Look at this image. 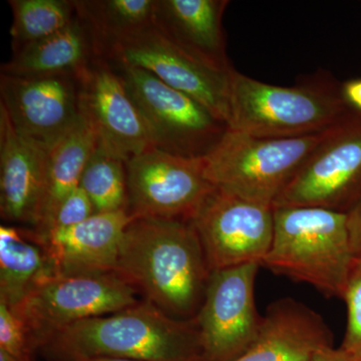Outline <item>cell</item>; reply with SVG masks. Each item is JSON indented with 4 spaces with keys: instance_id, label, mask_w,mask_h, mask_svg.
I'll use <instances>...</instances> for the list:
<instances>
[{
    "instance_id": "52a82bcc",
    "label": "cell",
    "mask_w": 361,
    "mask_h": 361,
    "mask_svg": "<svg viewBox=\"0 0 361 361\" xmlns=\"http://www.w3.org/2000/svg\"><path fill=\"white\" fill-rule=\"evenodd\" d=\"M148 127L154 148L202 158L221 141L228 125L193 97L141 68H114Z\"/></svg>"
},
{
    "instance_id": "1f68e13d",
    "label": "cell",
    "mask_w": 361,
    "mask_h": 361,
    "mask_svg": "<svg viewBox=\"0 0 361 361\" xmlns=\"http://www.w3.org/2000/svg\"><path fill=\"white\" fill-rule=\"evenodd\" d=\"M77 361H141L135 360H126V358H109V357H99V358H89V360H82Z\"/></svg>"
},
{
    "instance_id": "d4e9b609",
    "label": "cell",
    "mask_w": 361,
    "mask_h": 361,
    "mask_svg": "<svg viewBox=\"0 0 361 361\" xmlns=\"http://www.w3.org/2000/svg\"><path fill=\"white\" fill-rule=\"evenodd\" d=\"M348 325L341 348L361 357V258H355L343 295Z\"/></svg>"
},
{
    "instance_id": "83f0119b",
    "label": "cell",
    "mask_w": 361,
    "mask_h": 361,
    "mask_svg": "<svg viewBox=\"0 0 361 361\" xmlns=\"http://www.w3.org/2000/svg\"><path fill=\"white\" fill-rule=\"evenodd\" d=\"M348 227L355 258H361V201L348 214Z\"/></svg>"
},
{
    "instance_id": "4dcf8cb0",
    "label": "cell",
    "mask_w": 361,
    "mask_h": 361,
    "mask_svg": "<svg viewBox=\"0 0 361 361\" xmlns=\"http://www.w3.org/2000/svg\"><path fill=\"white\" fill-rule=\"evenodd\" d=\"M0 361H37L33 357L30 358H18L8 355L6 351L0 350Z\"/></svg>"
},
{
    "instance_id": "44dd1931",
    "label": "cell",
    "mask_w": 361,
    "mask_h": 361,
    "mask_svg": "<svg viewBox=\"0 0 361 361\" xmlns=\"http://www.w3.org/2000/svg\"><path fill=\"white\" fill-rule=\"evenodd\" d=\"M97 147L96 133L80 111L73 127L49 149L44 198L32 229L42 235L49 232L59 207L80 187L85 166Z\"/></svg>"
},
{
    "instance_id": "7c38bea8",
    "label": "cell",
    "mask_w": 361,
    "mask_h": 361,
    "mask_svg": "<svg viewBox=\"0 0 361 361\" xmlns=\"http://www.w3.org/2000/svg\"><path fill=\"white\" fill-rule=\"evenodd\" d=\"M214 270L258 263L270 250L274 207L216 188L191 221Z\"/></svg>"
},
{
    "instance_id": "30bf717a",
    "label": "cell",
    "mask_w": 361,
    "mask_h": 361,
    "mask_svg": "<svg viewBox=\"0 0 361 361\" xmlns=\"http://www.w3.org/2000/svg\"><path fill=\"white\" fill-rule=\"evenodd\" d=\"M361 201V113L353 111L304 164L274 203L348 214Z\"/></svg>"
},
{
    "instance_id": "2e32d148",
    "label": "cell",
    "mask_w": 361,
    "mask_h": 361,
    "mask_svg": "<svg viewBox=\"0 0 361 361\" xmlns=\"http://www.w3.org/2000/svg\"><path fill=\"white\" fill-rule=\"evenodd\" d=\"M135 219L129 210L94 214L89 219L44 237L56 274L115 273L123 235Z\"/></svg>"
},
{
    "instance_id": "4316f807",
    "label": "cell",
    "mask_w": 361,
    "mask_h": 361,
    "mask_svg": "<svg viewBox=\"0 0 361 361\" xmlns=\"http://www.w3.org/2000/svg\"><path fill=\"white\" fill-rule=\"evenodd\" d=\"M94 214L96 212L89 196L82 187H78L59 207L47 233L80 224Z\"/></svg>"
},
{
    "instance_id": "f546056e",
    "label": "cell",
    "mask_w": 361,
    "mask_h": 361,
    "mask_svg": "<svg viewBox=\"0 0 361 361\" xmlns=\"http://www.w3.org/2000/svg\"><path fill=\"white\" fill-rule=\"evenodd\" d=\"M342 94L349 106L361 113V80H351L342 85Z\"/></svg>"
},
{
    "instance_id": "5bb4252c",
    "label": "cell",
    "mask_w": 361,
    "mask_h": 361,
    "mask_svg": "<svg viewBox=\"0 0 361 361\" xmlns=\"http://www.w3.org/2000/svg\"><path fill=\"white\" fill-rule=\"evenodd\" d=\"M80 111L94 130L97 144L127 163L154 148L148 127L122 78L97 59L80 78Z\"/></svg>"
},
{
    "instance_id": "3957f363",
    "label": "cell",
    "mask_w": 361,
    "mask_h": 361,
    "mask_svg": "<svg viewBox=\"0 0 361 361\" xmlns=\"http://www.w3.org/2000/svg\"><path fill=\"white\" fill-rule=\"evenodd\" d=\"M355 109L342 85L317 73L292 87L259 82L233 70L230 73V129L259 137H297L336 127Z\"/></svg>"
},
{
    "instance_id": "ffe728a7",
    "label": "cell",
    "mask_w": 361,
    "mask_h": 361,
    "mask_svg": "<svg viewBox=\"0 0 361 361\" xmlns=\"http://www.w3.org/2000/svg\"><path fill=\"white\" fill-rule=\"evenodd\" d=\"M56 275L47 242L35 229L0 227V301L18 307L40 282Z\"/></svg>"
},
{
    "instance_id": "603a6c76",
    "label": "cell",
    "mask_w": 361,
    "mask_h": 361,
    "mask_svg": "<svg viewBox=\"0 0 361 361\" xmlns=\"http://www.w3.org/2000/svg\"><path fill=\"white\" fill-rule=\"evenodd\" d=\"M13 11V51L47 39L66 27L77 16L71 0H9Z\"/></svg>"
},
{
    "instance_id": "ac0fdd59",
    "label": "cell",
    "mask_w": 361,
    "mask_h": 361,
    "mask_svg": "<svg viewBox=\"0 0 361 361\" xmlns=\"http://www.w3.org/2000/svg\"><path fill=\"white\" fill-rule=\"evenodd\" d=\"M227 0H156L155 23L188 54L230 71L222 20Z\"/></svg>"
},
{
    "instance_id": "e0dca14e",
    "label": "cell",
    "mask_w": 361,
    "mask_h": 361,
    "mask_svg": "<svg viewBox=\"0 0 361 361\" xmlns=\"http://www.w3.org/2000/svg\"><path fill=\"white\" fill-rule=\"evenodd\" d=\"M332 346V334L322 316L293 298L271 303L250 348L233 361H311Z\"/></svg>"
},
{
    "instance_id": "7402d4cb",
    "label": "cell",
    "mask_w": 361,
    "mask_h": 361,
    "mask_svg": "<svg viewBox=\"0 0 361 361\" xmlns=\"http://www.w3.org/2000/svg\"><path fill=\"white\" fill-rule=\"evenodd\" d=\"M75 2L78 16L92 30L96 49L104 42L142 30L155 20L156 0Z\"/></svg>"
},
{
    "instance_id": "7a4b0ae2",
    "label": "cell",
    "mask_w": 361,
    "mask_h": 361,
    "mask_svg": "<svg viewBox=\"0 0 361 361\" xmlns=\"http://www.w3.org/2000/svg\"><path fill=\"white\" fill-rule=\"evenodd\" d=\"M39 350L52 361H203L196 318L172 317L147 300L73 323L52 334Z\"/></svg>"
},
{
    "instance_id": "d6986e66",
    "label": "cell",
    "mask_w": 361,
    "mask_h": 361,
    "mask_svg": "<svg viewBox=\"0 0 361 361\" xmlns=\"http://www.w3.org/2000/svg\"><path fill=\"white\" fill-rule=\"evenodd\" d=\"M97 59L92 30L77 13L61 32L14 51L11 61L1 66V73L25 78L71 75L80 80Z\"/></svg>"
},
{
    "instance_id": "f1b7e54d",
    "label": "cell",
    "mask_w": 361,
    "mask_h": 361,
    "mask_svg": "<svg viewBox=\"0 0 361 361\" xmlns=\"http://www.w3.org/2000/svg\"><path fill=\"white\" fill-rule=\"evenodd\" d=\"M311 361H361V357L344 350L343 348L329 346L316 353Z\"/></svg>"
},
{
    "instance_id": "4fadbf2b",
    "label": "cell",
    "mask_w": 361,
    "mask_h": 361,
    "mask_svg": "<svg viewBox=\"0 0 361 361\" xmlns=\"http://www.w3.org/2000/svg\"><path fill=\"white\" fill-rule=\"evenodd\" d=\"M0 104L18 134L51 149L80 114V80L71 75L0 77Z\"/></svg>"
},
{
    "instance_id": "9a60e30c",
    "label": "cell",
    "mask_w": 361,
    "mask_h": 361,
    "mask_svg": "<svg viewBox=\"0 0 361 361\" xmlns=\"http://www.w3.org/2000/svg\"><path fill=\"white\" fill-rule=\"evenodd\" d=\"M49 149L18 134L0 104V213L14 224L37 225Z\"/></svg>"
},
{
    "instance_id": "ba28073f",
    "label": "cell",
    "mask_w": 361,
    "mask_h": 361,
    "mask_svg": "<svg viewBox=\"0 0 361 361\" xmlns=\"http://www.w3.org/2000/svg\"><path fill=\"white\" fill-rule=\"evenodd\" d=\"M139 291L116 273L65 276L40 282L13 308L35 351L52 334L80 320L118 312L140 302Z\"/></svg>"
},
{
    "instance_id": "5b68a950",
    "label": "cell",
    "mask_w": 361,
    "mask_h": 361,
    "mask_svg": "<svg viewBox=\"0 0 361 361\" xmlns=\"http://www.w3.org/2000/svg\"><path fill=\"white\" fill-rule=\"evenodd\" d=\"M336 127L319 134L280 139L254 137L228 128L205 157L207 177L218 189L273 207Z\"/></svg>"
},
{
    "instance_id": "8fae6325",
    "label": "cell",
    "mask_w": 361,
    "mask_h": 361,
    "mask_svg": "<svg viewBox=\"0 0 361 361\" xmlns=\"http://www.w3.org/2000/svg\"><path fill=\"white\" fill-rule=\"evenodd\" d=\"M260 264L214 270L197 314L203 361H233L255 341L263 316L255 303Z\"/></svg>"
},
{
    "instance_id": "6da1fadb",
    "label": "cell",
    "mask_w": 361,
    "mask_h": 361,
    "mask_svg": "<svg viewBox=\"0 0 361 361\" xmlns=\"http://www.w3.org/2000/svg\"><path fill=\"white\" fill-rule=\"evenodd\" d=\"M115 273L168 315L193 319L211 270L192 222L135 218L123 235Z\"/></svg>"
},
{
    "instance_id": "cb8c5ba5",
    "label": "cell",
    "mask_w": 361,
    "mask_h": 361,
    "mask_svg": "<svg viewBox=\"0 0 361 361\" xmlns=\"http://www.w3.org/2000/svg\"><path fill=\"white\" fill-rule=\"evenodd\" d=\"M80 186L89 196L96 214L129 210L126 163L99 144L85 166Z\"/></svg>"
},
{
    "instance_id": "277c9868",
    "label": "cell",
    "mask_w": 361,
    "mask_h": 361,
    "mask_svg": "<svg viewBox=\"0 0 361 361\" xmlns=\"http://www.w3.org/2000/svg\"><path fill=\"white\" fill-rule=\"evenodd\" d=\"M355 259L346 214L316 207L274 208L273 241L261 266L329 298H343Z\"/></svg>"
},
{
    "instance_id": "484cf974",
    "label": "cell",
    "mask_w": 361,
    "mask_h": 361,
    "mask_svg": "<svg viewBox=\"0 0 361 361\" xmlns=\"http://www.w3.org/2000/svg\"><path fill=\"white\" fill-rule=\"evenodd\" d=\"M0 350L18 358L33 357L32 348L25 324L13 310L0 301Z\"/></svg>"
},
{
    "instance_id": "9c48e42d",
    "label": "cell",
    "mask_w": 361,
    "mask_h": 361,
    "mask_svg": "<svg viewBox=\"0 0 361 361\" xmlns=\"http://www.w3.org/2000/svg\"><path fill=\"white\" fill-rule=\"evenodd\" d=\"M129 211L135 218L191 222L216 187L205 157L188 158L157 148L126 163Z\"/></svg>"
},
{
    "instance_id": "8992f818",
    "label": "cell",
    "mask_w": 361,
    "mask_h": 361,
    "mask_svg": "<svg viewBox=\"0 0 361 361\" xmlns=\"http://www.w3.org/2000/svg\"><path fill=\"white\" fill-rule=\"evenodd\" d=\"M97 56L114 68L130 66L193 97L229 127L230 71L216 70L179 47L155 20L137 32L99 45Z\"/></svg>"
}]
</instances>
